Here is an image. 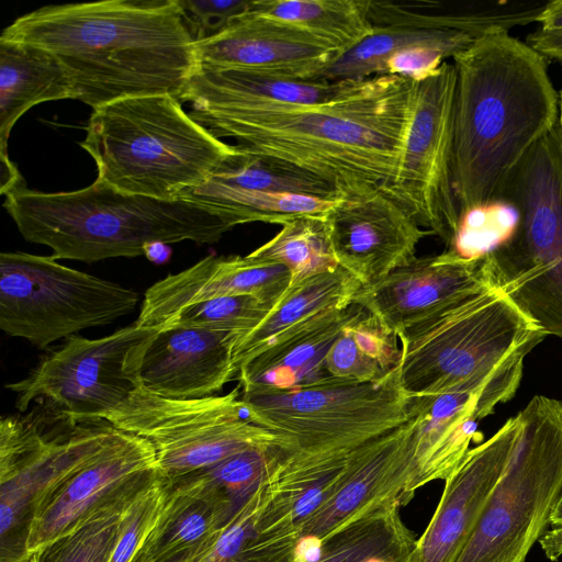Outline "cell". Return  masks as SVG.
I'll use <instances>...</instances> for the list:
<instances>
[{
    "label": "cell",
    "mask_w": 562,
    "mask_h": 562,
    "mask_svg": "<svg viewBox=\"0 0 562 562\" xmlns=\"http://www.w3.org/2000/svg\"><path fill=\"white\" fill-rule=\"evenodd\" d=\"M413 87L407 78L382 75L355 81L324 103L194 105L189 114L215 137L317 178L341 198L392 183Z\"/></svg>",
    "instance_id": "6da1fadb"
},
{
    "label": "cell",
    "mask_w": 562,
    "mask_h": 562,
    "mask_svg": "<svg viewBox=\"0 0 562 562\" xmlns=\"http://www.w3.org/2000/svg\"><path fill=\"white\" fill-rule=\"evenodd\" d=\"M1 40L53 54L77 100L97 109L131 98L178 100L199 67L196 36L178 0H104L46 5L19 16Z\"/></svg>",
    "instance_id": "7a4b0ae2"
},
{
    "label": "cell",
    "mask_w": 562,
    "mask_h": 562,
    "mask_svg": "<svg viewBox=\"0 0 562 562\" xmlns=\"http://www.w3.org/2000/svg\"><path fill=\"white\" fill-rule=\"evenodd\" d=\"M453 182L460 218L495 203L510 171L557 124L546 58L509 35L485 34L452 58Z\"/></svg>",
    "instance_id": "3957f363"
},
{
    "label": "cell",
    "mask_w": 562,
    "mask_h": 562,
    "mask_svg": "<svg viewBox=\"0 0 562 562\" xmlns=\"http://www.w3.org/2000/svg\"><path fill=\"white\" fill-rule=\"evenodd\" d=\"M3 203L25 240L55 259L95 262L144 255L153 243L214 244L237 226L228 216L182 199L131 194L95 180L70 192L21 186Z\"/></svg>",
    "instance_id": "277c9868"
},
{
    "label": "cell",
    "mask_w": 562,
    "mask_h": 562,
    "mask_svg": "<svg viewBox=\"0 0 562 562\" xmlns=\"http://www.w3.org/2000/svg\"><path fill=\"white\" fill-rule=\"evenodd\" d=\"M80 146L94 160L98 180L160 200H177L202 184L234 150L169 94L131 97L93 109Z\"/></svg>",
    "instance_id": "5b68a950"
},
{
    "label": "cell",
    "mask_w": 562,
    "mask_h": 562,
    "mask_svg": "<svg viewBox=\"0 0 562 562\" xmlns=\"http://www.w3.org/2000/svg\"><path fill=\"white\" fill-rule=\"evenodd\" d=\"M400 385L409 398L468 389L548 334L497 284L400 333Z\"/></svg>",
    "instance_id": "8992f818"
},
{
    "label": "cell",
    "mask_w": 562,
    "mask_h": 562,
    "mask_svg": "<svg viewBox=\"0 0 562 562\" xmlns=\"http://www.w3.org/2000/svg\"><path fill=\"white\" fill-rule=\"evenodd\" d=\"M495 203L516 215L488 255L495 282L543 330L562 339V130L555 126L505 179Z\"/></svg>",
    "instance_id": "52a82bcc"
},
{
    "label": "cell",
    "mask_w": 562,
    "mask_h": 562,
    "mask_svg": "<svg viewBox=\"0 0 562 562\" xmlns=\"http://www.w3.org/2000/svg\"><path fill=\"white\" fill-rule=\"evenodd\" d=\"M490 501L456 562H525L562 495V402L533 396Z\"/></svg>",
    "instance_id": "ba28073f"
},
{
    "label": "cell",
    "mask_w": 562,
    "mask_h": 562,
    "mask_svg": "<svg viewBox=\"0 0 562 562\" xmlns=\"http://www.w3.org/2000/svg\"><path fill=\"white\" fill-rule=\"evenodd\" d=\"M398 370L375 382L336 380L240 397L248 418L280 440L283 456L347 453L411 418L412 402L400 385Z\"/></svg>",
    "instance_id": "9c48e42d"
},
{
    "label": "cell",
    "mask_w": 562,
    "mask_h": 562,
    "mask_svg": "<svg viewBox=\"0 0 562 562\" xmlns=\"http://www.w3.org/2000/svg\"><path fill=\"white\" fill-rule=\"evenodd\" d=\"M138 302L135 290L64 266L53 256L0 254V328L38 348L111 324Z\"/></svg>",
    "instance_id": "30bf717a"
},
{
    "label": "cell",
    "mask_w": 562,
    "mask_h": 562,
    "mask_svg": "<svg viewBox=\"0 0 562 562\" xmlns=\"http://www.w3.org/2000/svg\"><path fill=\"white\" fill-rule=\"evenodd\" d=\"M240 396L239 385L224 395L187 400L137 386L99 419L149 441L160 473L173 481L250 448L280 447L272 432L243 417L247 412Z\"/></svg>",
    "instance_id": "8fae6325"
},
{
    "label": "cell",
    "mask_w": 562,
    "mask_h": 562,
    "mask_svg": "<svg viewBox=\"0 0 562 562\" xmlns=\"http://www.w3.org/2000/svg\"><path fill=\"white\" fill-rule=\"evenodd\" d=\"M119 430L103 419L78 424L68 436L49 438L19 416L0 422V562H22L35 507L92 463Z\"/></svg>",
    "instance_id": "7c38bea8"
},
{
    "label": "cell",
    "mask_w": 562,
    "mask_h": 562,
    "mask_svg": "<svg viewBox=\"0 0 562 562\" xmlns=\"http://www.w3.org/2000/svg\"><path fill=\"white\" fill-rule=\"evenodd\" d=\"M454 91L456 69L447 60L414 82L395 176L385 190L446 247L460 224L453 182Z\"/></svg>",
    "instance_id": "4fadbf2b"
},
{
    "label": "cell",
    "mask_w": 562,
    "mask_h": 562,
    "mask_svg": "<svg viewBox=\"0 0 562 562\" xmlns=\"http://www.w3.org/2000/svg\"><path fill=\"white\" fill-rule=\"evenodd\" d=\"M156 329L134 322L101 338L71 336L27 376L5 387L21 412L42 401L55 417L71 424L99 420L138 386L127 373L128 356Z\"/></svg>",
    "instance_id": "5bb4252c"
},
{
    "label": "cell",
    "mask_w": 562,
    "mask_h": 562,
    "mask_svg": "<svg viewBox=\"0 0 562 562\" xmlns=\"http://www.w3.org/2000/svg\"><path fill=\"white\" fill-rule=\"evenodd\" d=\"M158 471L151 443L119 430L92 463L35 507L27 527L25 557L70 532L95 510L135 491Z\"/></svg>",
    "instance_id": "9a60e30c"
},
{
    "label": "cell",
    "mask_w": 562,
    "mask_h": 562,
    "mask_svg": "<svg viewBox=\"0 0 562 562\" xmlns=\"http://www.w3.org/2000/svg\"><path fill=\"white\" fill-rule=\"evenodd\" d=\"M324 218L339 267L361 286L411 262L432 235L380 188L338 198Z\"/></svg>",
    "instance_id": "2e32d148"
},
{
    "label": "cell",
    "mask_w": 562,
    "mask_h": 562,
    "mask_svg": "<svg viewBox=\"0 0 562 562\" xmlns=\"http://www.w3.org/2000/svg\"><path fill=\"white\" fill-rule=\"evenodd\" d=\"M241 333L160 326L132 348L127 373L146 391L167 398L215 395L238 371L234 347Z\"/></svg>",
    "instance_id": "e0dca14e"
},
{
    "label": "cell",
    "mask_w": 562,
    "mask_h": 562,
    "mask_svg": "<svg viewBox=\"0 0 562 562\" xmlns=\"http://www.w3.org/2000/svg\"><path fill=\"white\" fill-rule=\"evenodd\" d=\"M492 284L496 282L487 254L464 259L442 251L416 257L381 281L361 286L352 302L398 335Z\"/></svg>",
    "instance_id": "ac0fdd59"
},
{
    "label": "cell",
    "mask_w": 562,
    "mask_h": 562,
    "mask_svg": "<svg viewBox=\"0 0 562 562\" xmlns=\"http://www.w3.org/2000/svg\"><path fill=\"white\" fill-rule=\"evenodd\" d=\"M520 429L517 414L469 450L446 480L437 509L407 562H456L507 467Z\"/></svg>",
    "instance_id": "d6986e66"
},
{
    "label": "cell",
    "mask_w": 562,
    "mask_h": 562,
    "mask_svg": "<svg viewBox=\"0 0 562 562\" xmlns=\"http://www.w3.org/2000/svg\"><path fill=\"white\" fill-rule=\"evenodd\" d=\"M199 67L246 69L283 78L314 80L340 54L328 43L250 8L221 31L198 40Z\"/></svg>",
    "instance_id": "ffe728a7"
},
{
    "label": "cell",
    "mask_w": 562,
    "mask_h": 562,
    "mask_svg": "<svg viewBox=\"0 0 562 562\" xmlns=\"http://www.w3.org/2000/svg\"><path fill=\"white\" fill-rule=\"evenodd\" d=\"M290 282V271L283 265L249 254L244 257L210 255L148 288L135 323L158 328L187 306L227 295H254L273 307Z\"/></svg>",
    "instance_id": "44dd1931"
},
{
    "label": "cell",
    "mask_w": 562,
    "mask_h": 562,
    "mask_svg": "<svg viewBox=\"0 0 562 562\" xmlns=\"http://www.w3.org/2000/svg\"><path fill=\"white\" fill-rule=\"evenodd\" d=\"M372 31L326 67L319 78L359 81L382 76L386 60L395 53L419 45L438 47L450 58L467 49L475 38L451 27L442 12H427L392 1L369 0Z\"/></svg>",
    "instance_id": "7402d4cb"
},
{
    "label": "cell",
    "mask_w": 562,
    "mask_h": 562,
    "mask_svg": "<svg viewBox=\"0 0 562 562\" xmlns=\"http://www.w3.org/2000/svg\"><path fill=\"white\" fill-rule=\"evenodd\" d=\"M366 310L351 303L325 312L274 339L240 367L241 393L286 391L336 381L326 369V357L344 328Z\"/></svg>",
    "instance_id": "603a6c76"
},
{
    "label": "cell",
    "mask_w": 562,
    "mask_h": 562,
    "mask_svg": "<svg viewBox=\"0 0 562 562\" xmlns=\"http://www.w3.org/2000/svg\"><path fill=\"white\" fill-rule=\"evenodd\" d=\"M169 482L158 520L133 562H169L213 546L239 508L225 492L192 475Z\"/></svg>",
    "instance_id": "cb8c5ba5"
},
{
    "label": "cell",
    "mask_w": 562,
    "mask_h": 562,
    "mask_svg": "<svg viewBox=\"0 0 562 562\" xmlns=\"http://www.w3.org/2000/svg\"><path fill=\"white\" fill-rule=\"evenodd\" d=\"M355 81L292 79L246 69L198 67L180 98L190 106L224 103L311 105L330 101Z\"/></svg>",
    "instance_id": "d4e9b609"
},
{
    "label": "cell",
    "mask_w": 562,
    "mask_h": 562,
    "mask_svg": "<svg viewBox=\"0 0 562 562\" xmlns=\"http://www.w3.org/2000/svg\"><path fill=\"white\" fill-rule=\"evenodd\" d=\"M77 98L69 71L53 54L0 38V153H8L11 130L29 109Z\"/></svg>",
    "instance_id": "484cf974"
},
{
    "label": "cell",
    "mask_w": 562,
    "mask_h": 562,
    "mask_svg": "<svg viewBox=\"0 0 562 562\" xmlns=\"http://www.w3.org/2000/svg\"><path fill=\"white\" fill-rule=\"evenodd\" d=\"M360 288V282L340 267L290 285L266 318L238 337L234 347L237 371L289 330L319 314L351 304Z\"/></svg>",
    "instance_id": "4316f807"
},
{
    "label": "cell",
    "mask_w": 562,
    "mask_h": 562,
    "mask_svg": "<svg viewBox=\"0 0 562 562\" xmlns=\"http://www.w3.org/2000/svg\"><path fill=\"white\" fill-rule=\"evenodd\" d=\"M407 422L357 448L334 495L302 526L300 536L326 540L351 520L370 513L381 480L405 432Z\"/></svg>",
    "instance_id": "83f0119b"
},
{
    "label": "cell",
    "mask_w": 562,
    "mask_h": 562,
    "mask_svg": "<svg viewBox=\"0 0 562 562\" xmlns=\"http://www.w3.org/2000/svg\"><path fill=\"white\" fill-rule=\"evenodd\" d=\"M369 0H256L250 11L306 32L341 53L373 29Z\"/></svg>",
    "instance_id": "f1b7e54d"
},
{
    "label": "cell",
    "mask_w": 562,
    "mask_h": 562,
    "mask_svg": "<svg viewBox=\"0 0 562 562\" xmlns=\"http://www.w3.org/2000/svg\"><path fill=\"white\" fill-rule=\"evenodd\" d=\"M179 199L206 206L236 225L252 222L283 225L303 216H324L337 199L247 190L206 179Z\"/></svg>",
    "instance_id": "f546056e"
},
{
    "label": "cell",
    "mask_w": 562,
    "mask_h": 562,
    "mask_svg": "<svg viewBox=\"0 0 562 562\" xmlns=\"http://www.w3.org/2000/svg\"><path fill=\"white\" fill-rule=\"evenodd\" d=\"M398 336L366 311L349 323L326 357V369L336 380L375 382L396 368L402 358Z\"/></svg>",
    "instance_id": "4dcf8cb0"
},
{
    "label": "cell",
    "mask_w": 562,
    "mask_h": 562,
    "mask_svg": "<svg viewBox=\"0 0 562 562\" xmlns=\"http://www.w3.org/2000/svg\"><path fill=\"white\" fill-rule=\"evenodd\" d=\"M249 255L286 267L290 285L339 268L324 216H303L281 225L270 240Z\"/></svg>",
    "instance_id": "1f68e13d"
},
{
    "label": "cell",
    "mask_w": 562,
    "mask_h": 562,
    "mask_svg": "<svg viewBox=\"0 0 562 562\" xmlns=\"http://www.w3.org/2000/svg\"><path fill=\"white\" fill-rule=\"evenodd\" d=\"M212 181L247 190L279 194H297L321 199H338L326 182L305 172L265 159L238 145L207 178Z\"/></svg>",
    "instance_id": "d6a6232c"
},
{
    "label": "cell",
    "mask_w": 562,
    "mask_h": 562,
    "mask_svg": "<svg viewBox=\"0 0 562 562\" xmlns=\"http://www.w3.org/2000/svg\"><path fill=\"white\" fill-rule=\"evenodd\" d=\"M138 488L92 513L70 532L31 555L32 562H106L124 507Z\"/></svg>",
    "instance_id": "836d02e7"
},
{
    "label": "cell",
    "mask_w": 562,
    "mask_h": 562,
    "mask_svg": "<svg viewBox=\"0 0 562 562\" xmlns=\"http://www.w3.org/2000/svg\"><path fill=\"white\" fill-rule=\"evenodd\" d=\"M281 456L277 445L250 448L188 475L225 492L240 507L267 479Z\"/></svg>",
    "instance_id": "e575fe53"
},
{
    "label": "cell",
    "mask_w": 562,
    "mask_h": 562,
    "mask_svg": "<svg viewBox=\"0 0 562 562\" xmlns=\"http://www.w3.org/2000/svg\"><path fill=\"white\" fill-rule=\"evenodd\" d=\"M272 306L254 295H227L206 300L179 311L162 326H180L247 334Z\"/></svg>",
    "instance_id": "d590c367"
},
{
    "label": "cell",
    "mask_w": 562,
    "mask_h": 562,
    "mask_svg": "<svg viewBox=\"0 0 562 562\" xmlns=\"http://www.w3.org/2000/svg\"><path fill=\"white\" fill-rule=\"evenodd\" d=\"M169 488V480L158 471L133 494L106 562H133L158 520Z\"/></svg>",
    "instance_id": "8d00e7d4"
},
{
    "label": "cell",
    "mask_w": 562,
    "mask_h": 562,
    "mask_svg": "<svg viewBox=\"0 0 562 562\" xmlns=\"http://www.w3.org/2000/svg\"><path fill=\"white\" fill-rule=\"evenodd\" d=\"M265 481L226 522L203 562H237L246 544L258 532L268 503Z\"/></svg>",
    "instance_id": "74e56055"
},
{
    "label": "cell",
    "mask_w": 562,
    "mask_h": 562,
    "mask_svg": "<svg viewBox=\"0 0 562 562\" xmlns=\"http://www.w3.org/2000/svg\"><path fill=\"white\" fill-rule=\"evenodd\" d=\"M196 40L210 36L249 10V0H178Z\"/></svg>",
    "instance_id": "f35d334b"
},
{
    "label": "cell",
    "mask_w": 562,
    "mask_h": 562,
    "mask_svg": "<svg viewBox=\"0 0 562 562\" xmlns=\"http://www.w3.org/2000/svg\"><path fill=\"white\" fill-rule=\"evenodd\" d=\"M449 55L434 46L419 45L393 54L385 64L384 75L407 78L414 82L432 75Z\"/></svg>",
    "instance_id": "ab89813d"
},
{
    "label": "cell",
    "mask_w": 562,
    "mask_h": 562,
    "mask_svg": "<svg viewBox=\"0 0 562 562\" xmlns=\"http://www.w3.org/2000/svg\"><path fill=\"white\" fill-rule=\"evenodd\" d=\"M526 43L546 59L562 65V30L544 31L537 27L527 35Z\"/></svg>",
    "instance_id": "60d3db41"
},
{
    "label": "cell",
    "mask_w": 562,
    "mask_h": 562,
    "mask_svg": "<svg viewBox=\"0 0 562 562\" xmlns=\"http://www.w3.org/2000/svg\"><path fill=\"white\" fill-rule=\"evenodd\" d=\"M539 544L551 561H557L562 555V495L553 509L549 528L539 540Z\"/></svg>",
    "instance_id": "b9f144b4"
},
{
    "label": "cell",
    "mask_w": 562,
    "mask_h": 562,
    "mask_svg": "<svg viewBox=\"0 0 562 562\" xmlns=\"http://www.w3.org/2000/svg\"><path fill=\"white\" fill-rule=\"evenodd\" d=\"M324 541L315 536L304 535L297 539L293 550V562H319Z\"/></svg>",
    "instance_id": "7bdbcfd3"
},
{
    "label": "cell",
    "mask_w": 562,
    "mask_h": 562,
    "mask_svg": "<svg viewBox=\"0 0 562 562\" xmlns=\"http://www.w3.org/2000/svg\"><path fill=\"white\" fill-rule=\"evenodd\" d=\"M0 192L2 195H5L10 191L25 184L18 167L10 160L9 153H0Z\"/></svg>",
    "instance_id": "ee69618b"
},
{
    "label": "cell",
    "mask_w": 562,
    "mask_h": 562,
    "mask_svg": "<svg viewBox=\"0 0 562 562\" xmlns=\"http://www.w3.org/2000/svg\"><path fill=\"white\" fill-rule=\"evenodd\" d=\"M538 24L544 31L562 30V0L547 1L542 13L539 16Z\"/></svg>",
    "instance_id": "f6af8a7d"
},
{
    "label": "cell",
    "mask_w": 562,
    "mask_h": 562,
    "mask_svg": "<svg viewBox=\"0 0 562 562\" xmlns=\"http://www.w3.org/2000/svg\"><path fill=\"white\" fill-rule=\"evenodd\" d=\"M144 256H146L150 261L161 263L168 260L170 256V248L168 247V244L153 243L145 247Z\"/></svg>",
    "instance_id": "bcb514c9"
},
{
    "label": "cell",
    "mask_w": 562,
    "mask_h": 562,
    "mask_svg": "<svg viewBox=\"0 0 562 562\" xmlns=\"http://www.w3.org/2000/svg\"><path fill=\"white\" fill-rule=\"evenodd\" d=\"M213 546L201 548L169 562H203Z\"/></svg>",
    "instance_id": "7dc6e473"
},
{
    "label": "cell",
    "mask_w": 562,
    "mask_h": 562,
    "mask_svg": "<svg viewBox=\"0 0 562 562\" xmlns=\"http://www.w3.org/2000/svg\"><path fill=\"white\" fill-rule=\"evenodd\" d=\"M558 124L562 130V90L559 95V114H558Z\"/></svg>",
    "instance_id": "c3c4849f"
},
{
    "label": "cell",
    "mask_w": 562,
    "mask_h": 562,
    "mask_svg": "<svg viewBox=\"0 0 562 562\" xmlns=\"http://www.w3.org/2000/svg\"><path fill=\"white\" fill-rule=\"evenodd\" d=\"M22 562H32V558L29 557L27 559L23 560Z\"/></svg>",
    "instance_id": "681fc988"
}]
</instances>
